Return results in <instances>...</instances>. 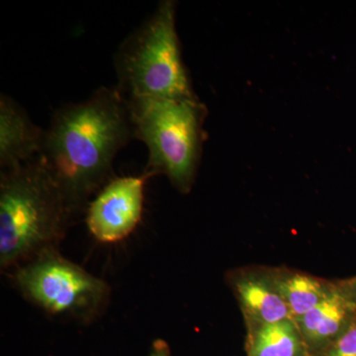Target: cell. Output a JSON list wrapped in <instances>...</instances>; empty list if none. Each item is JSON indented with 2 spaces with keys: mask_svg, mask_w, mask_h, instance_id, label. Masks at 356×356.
Returning <instances> with one entry per match:
<instances>
[{
  "mask_svg": "<svg viewBox=\"0 0 356 356\" xmlns=\"http://www.w3.org/2000/svg\"><path fill=\"white\" fill-rule=\"evenodd\" d=\"M308 353L292 318L252 327L248 356H307Z\"/></svg>",
  "mask_w": 356,
  "mask_h": 356,
  "instance_id": "10",
  "label": "cell"
},
{
  "mask_svg": "<svg viewBox=\"0 0 356 356\" xmlns=\"http://www.w3.org/2000/svg\"><path fill=\"white\" fill-rule=\"evenodd\" d=\"M356 318V306L339 284L311 311L295 321L308 353L318 355Z\"/></svg>",
  "mask_w": 356,
  "mask_h": 356,
  "instance_id": "7",
  "label": "cell"
},
{
  "mask_svg": "<svg viewBox=\"0 0 356 356\" xmlns=\"http://www.w3.org/2000/svg\"><path fill=\"white\" fill-rule=\"evenodd\" d=\"M135 139L149 149L146 172L170 178L178 191H191L200 159L205 106L197 97L127 102Z\"/></svg>",
  "mask_w": 356,
  "mask_h": 356,
  "instance_id": "4",
  "label": "cell"
},
{
  "mask_svg": "<svg viewBox=\"0 0 356 356\" xmlns=\"http://www.w3.org/2000/svg\"><path fill=\"white\" fill-rule=\"evenodd\" d=\"M151 356H170L168 346L163 341H158L154 344Z\"/></svg>",
  "mask_w": 356,
  "mask_h": 356,
  "instance_id": "14",
  "label": "cell"
},
{
  "mask_svg": "<svg viewBox=\"0 0 356 356\" xmlns=\"http://www.w3.org/2000/svg\"><path fill=\"white\" fill-rule=\"evenodd\" d=\"M235 289L250 327L292 318L287 304L276 289L270 276L254 274L241 276L235 280Z\"/></svg>",
  "mask_w": 356,
  "mask_h": 356,
  "instance_id": "9",
  "label": "cell"
},
{
  "mask_svg": "<svg viewBox=\"0 0 356 356\" xmlns=\"http://www.w3.org/2000/svg\"><path fill=\"white\" fill-rule=\"evenodd\" d=\"M270 277L294 321L317 306L334 285L305 273L275 274Z\"/></svg>",
  "mask_w": 356,
  "mask_h": 356,
  "instance_id": "11",
  "label": "cell"
},
{
  "mask_svg": "<svg viewBox=\"0 0 356 356\" xmlns=\"http://www.w3.org/2000/svg\"><path fill=\"white\" fill-rule=\"evenodd\" d=\"M318 356H356V318L348 329Z\"/></svg>",
  "mask_w": 356,
  "mask_h": 356,
  "instance_id": "12",
  "label": "cell"
},
{
  "mask_svg": "<svg viewBox=\"0 0 356 356\" xmlns=\"http://www.w3.org/2000/svg\"><path fill=\"white\" fill-rule=\"evenodd\" d=\"M16 282L30 301L54 315L88 318L106 304V283L81 266L49 252L17 269Z\"/></svg>",
  "mask_w": 356,
  "mask_h": 356,
  "instance_id": "5",
  "label": "cell"
},
{
  "mask_svg": "<svg viewBox=\"0 0 356 356\" xmlns=\"http://www.w3.org/2000/svg\"><path fill=\"white\" fill-rule=\"evenodd\" d=\"M115 67L126 102L196 98L182 63L175 4L161 1L153 15L121 44Z\"/></svg>",
  "mask_w": 356,
  "mask_h": 356,
  "instance_id": "3",
  "label": "cell"
},
{
  "mask_svg": "<svg viewBox=\"0 0 356 356\" xmlns=\"http://www.w3.org/2000/svg\"><path fill=\"white\" fill-rule=\"evenodd\" d=\"M70 212L41 156L0 177V266L19 267L57 252Z\"/></svg>",
  "mask_w": 356,
  "mask_h": 356,
  "instance_id": "2",
  "label": "cell"
},
{
  "mask_svg": "<svg viewBox=\"0 0 356 356\" xmlns=\"http://www.w3.org/2000/svg\"><path fill=\"white\" fill-rule=\"evenodd\" d=\"M44 131L13 98L0 95V166L11 170L40 156Z\"/></svg>",
  "mask_w": 356,
  "mask_h": 356,
  "instance_id": "8",
  "label": "cell"
},
{
  "mask_svg": "<svg viewBox=\"0 0 356 356\" xmlns=\"http://www.w3.org/2000/svg\"><path fill=\"white\" fill-rule=\"evenodd\" d=\"M153 175L115 177L88 204L86 224L96 240L117 243L136 229L142 217L144 189Z\"/></svg>",
  "mask_w": 356,
  "mask_h": 356,
  "instance_id": "6",
  "label": "cell"
},
{
  "mask_svg": "<svg viewBox=\"0 0 356 356\" xmlns=\"http://www.w3.org/2000/svg\"><path fill=\"white\" fill-rule=\"evenodd\" d=\"M132 139L130 108L117 88L98 89L54 114L40 156L72 215L112 179L114 159Z\"/></svg>",
  "mask_w": 356,
  "mask_h": 356,
  "instance_id": "1",
  "label": "cell"
},
{
  "mask_svg": "<svg viewBox=\"0 0 356 356\" xmlns=\"http://www.w3.org/2000/svg\"><path fill=\"white\" fill-rule=\"evenodd\" d=\"M339 285L343 288L346 294L348 295V298H350L356 306V277L346 281V282L339 283Z\"/></svg>",
  "mask_w": 356,
  "mask_h": 356,
  "instance_id": "13",
  "label": "cell"
}]
</instances>
